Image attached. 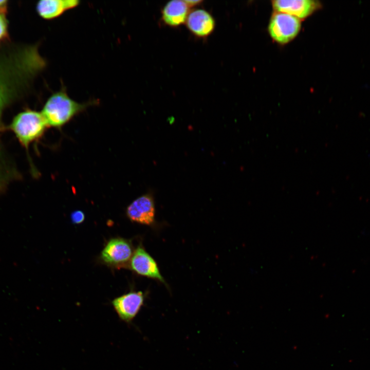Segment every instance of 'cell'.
<instances>
[{
  "label": "cell",
  "mask_w": 370,
  "mask_h": 370,
  "mask_svg": "<svg viewBox=\"0 0 370 370\" xmlns=\"http://www.w3.org/2000/svg\"><path fill=\"white\" fill-rule=\"evenodd\" d=\"M94 103L78 102L70 98L65 89L62 88L49 97L41 113L48 127L61 128Z\"/></svg>",
  "instance_id": "obj_1"
},
{
  "label": "cell",
  "mask_w": 370,
  "mask_h": 370,
  "mask_svg": "<svg viewBox=\"0 0 370 370\" xmlns=\"http://www.w3.org/2000/svg\"><path fill=\"white\" fill-rule=\"evenodd\" d=\"M47 127L41 112L29 109L16 115L9 126L20 143L27 149L43 136Z\"/></svg>",
  "instance_id": "obj_2"
},
{
  "label": "cell",
  "mask_w": 370,
  "mask_h": 370,
  "mask_svg": "<svg viewBox=\"0 0 370 370\" xmlns=\"http://www.w3.org/2000/svg\"><path fill=\"white\" fill-rule=\"evenodd\" d=\"M300 20L293 15L276 12L272 16L268 26L271 37L283 44L292 40L301 29Z\"/></svg>",
  "instance_id": "obj_3"
},
{
  "label": "cell",
  "mask_w": 370,
  "mask_h": 370,
  "mask_svg": "<svg viewBox=\"0 0 370 370\" xmlns=\"http://www.w3.org/2000/svg\"><path fill=\"white\" fill-rule=\"evenodd\" d=\"M134 252L132 243L123 238L110 239L102 250L100 258L104 263L122 267L130 263Z\"/></svg>",
  "instance_id": "obj_4"
},
{
  "label": "cell",
  "mask_w": 370,
  "mask_h": 370,
  "mask_svg": "<svg viewBox=\"0 0 370 370\" xmlns=\"http://www.w3.org/2000/svg\"><path fill=\"white\" fill-rule=\"evenodd\" d=\"M129 264L137 274L157 280L167 286L156 262L141 244L134 250Z\"/></svg>",
  "instance_id": "obj_5"
},
{
  "label": "cell",
  "mask_w": 370,
  "mask_h": 370,
  "mask_svg": "<svg viewBox=\"0 0 370 370\" xmlns=\"http://www.w3.org/2000/svg\"><path fill=\"white\" fill-rule=\"evenodd\" d=\"M126 215L133 222L151 226L155 223V206L152 193L143 194L127 208Z\"/></svg>",
  "instance_id": "obj_6"
},
{
  "label": "cell",
  "mask_w": 370,
  "mask_h": 370,
  "mask_svg": "<svg viewBox=\"0 0 370 370\" xmlns=\"http://www.w3.org/2000/svg\"><path fill=\"white\" fill-rule=\"evenodd\" d=\"M144 302V294L142 292L131 291L115 298L112 305L119 318L130 323L137 316Z\"/></svg>",
  "instance_id": "obj_7"
},
{
  "label": "cell",
  "mask_w": 370,
  "mask_h": 370,
  "mask_svg": "<svg viewBox=\"0 0 370 370\" xmlns=\"http://www.w3.org/2000/svg\"><path fill=\"white\" fill-rule=\"evenodd\" d=\"M272 4L276 12L287 13L299 19L309 16L321 6L319 2L311 0H277L272 1Z\"/></svg>",
  "instance_id": "obj_8"
},
{
  "label": "cell",
  "mask_w": 370,
  "mask_h": 370,
  "mask_svg": "<svg viewBox=\"0 0 370 370\" xmlns=\"http://www.w3.org/2000/svg\"><path fill=\"white\" fill-rule=\"evenodd\" d=\"M186 25L188 29L195 36L205 38L214 30L215 25L213 16L207 11L197 9L188 15Z\"/></svg>",
  "instance_id": "obj_9"
},
{
  "label": "cell",
  "mask_w": 370,
  "mask_h": 370,
  "mask_svg": "<svg viewBox=\"0 0 370 370\" xmlns=\"http://www.w3.org/2000/svg\"><path fill=\"white\" fill-rule=\"evenodd\" d=\"M79 4L80 1L77 0H43L38 3L36 10L43 18L52 20L77 7Z\"/></svg>",
  "instance_id": "obj_10"
},
{
  "label": "cell",
  "mask_w": 370,
  "mask_h": 370,
  "mask_svg": "<svg viewBox=\"0 0 370 370\" xmlns=\"http://www.w3.org/2000/svg\"><path fill=\"white\" fill-rule=\"evenodd\" d=\"M189 7L184 1L169 2L162 10V20L165 25L177 27L186 22Z\"/></svg>",
  "instance_id": "obj_11"
},
{
  "label": "cell",
  "mask_w": 370,
  "mask_h": 370,
  "mask_svg": "<svg viewBox=\"0 0 370 370\" xmlns=\"http://www.w3.org/2000/svg\"><path fill=\"white\" fill-rule=\"evenodd\" d=\"M70 218L72 223L80 224L84 220L85 215L82 211L76 210L71 214Z\"/></svg>",
  "instance_id": "obj_12"
},
{
  "label": "cell",
  "mask_w": 370,
  "mask_h": 370,
  "mask_svg": "<svg viewBox=\"0 0 370 370\" xmlns=\"http://www.w3.org/2000/svg\"><path fill=\"white\" fill-rule=\"evenodd\" d=\"M6 101V95L5 88L0 83V116L3 107ZM1 169L0 167V177L2 176V173H1Z\"/></svg>",
  "instance_id": "obj_13"
},
{
  "label": "cell",
  "mask_w": 370,
  "mask_h": 370,
  "mask_svg": "<svg viewBox=\"0 0 370 370\" xmlns=\"http://www.w3.org/2000/svg\"><path fill=\"white\" fill-rule=\"evenodd\" d=\"M7 24L4 17L0 14V39L3 38L6 32Z\"/></svg>",
  "instance_id": "obj_14"
},
{
  "label": "cell",
  "mask_w": 370,
  "mask_h": 370,
  "mask_svg": "<svg viewBox=\"0 0 370 370\" xmlns=\"http://www.w3.org/2000/svg\"><path fill=\"white\" fill-rule=\"evenodd\" d=\"M185 3L187 5L188 7H192L198 5L202 3V1L200 0H188L184 1Z\"/></svg>",
  "instance_id": "obj_15"
},
{
  "label": "cell",
  "mask_w": 370,
  "mask_h": 370,
  "mask_svg": "<svg viewBox=\"0 0 370 370\" xmlns=\"http://www.w3.org/2000/svg\"><path fill=\"white\" fill-rule=\"evenodd\" d=\"M6 1L0 0V11L3 12V13L5 11V6L6 5Z\"/></svg>",
  "instance_id": "obj_16"
}]
</instances>
